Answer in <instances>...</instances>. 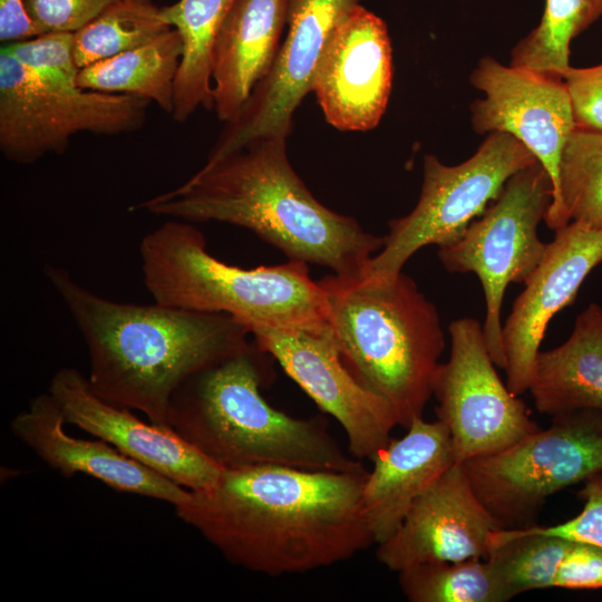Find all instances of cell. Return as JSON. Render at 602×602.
<instances>
[{
  "label": "cell",
  "instance_id": "24",
  "mask_svg": "<svg viewBox=\"0 0 602 602\" xmlns=\"http://www.w3.org/2000/svg\"><path fill=\"white\" fill-rule=\"evenodd\" d=\"M182 57V40L171 29L137 48L79 70L81 89L132 95L172 114L174 87Z\"/></svg>",
  "mask_w": 602,
  "mask_h": 602
},
{
  "label": "cell",
  "instance_id": "5",
  "mask_svg": "<svg viewBox=\"0 0 602 602\" xmlns=\"http://www.w3.org/2000/svg\"><path fill=\"white\" fill-rule=\"evenodd\" d=\"M318 282L344 365L407 428L433 396L445 348L435 304L402 272L382 279L333 273Z\"/></svg>",
  "mask_w": 602,
  "mask_h": 602
},
{
  "label": "cell",
  "instance_id": "33",
  "mask_svg": "<svg viewBox=\"0 0 602 602\" xmlns=\"http://www.w3.org/2000/svg\"><path fill=\"white\" fill-rule=\"evenodd\" d=\"M577 497L583 508L576 516L554 526L536 527L547 534L602 546V473L584 480Z\"/></svg>",
  "mask_w": 602,
  "mask_h": 602
},
{
  "label": "cell",
  "instance_id": "4",
  "mask_svg": "<svg viewBox=\"0 0 602 602\" xmlns=\"http://www.w3.org/2000/svg\"><path fill=\"white\" fill-rule=\"evenodd\" d=\"M262 353L253 341L191 376L169 400L167 425L222 469L362 468L317 420L294 418L268 404L260 391Z\"/></svg>",
  "mask_w": 602,
  "mask_h": 602
},
{
  "label": "cell",
  "instance_id": "16",
  "mask_svg": "<svg viewBox=\"0 0 602 602\" xmlns=\"http://www.w3.org/2000/svg\"><path fill=\"white\" fill-rule=\"evenodd\" d=\"M392 55L385 21L362 4L333 30L319 61L312 90L331 126L373 129L388 105Z\"/></svg>",
  "mask_w": 602,
  "mask_h": 602
},
{
  "label": "cell",
  "instance_id": "3",
  "mask_svg": "<svg viewBox=\"0 0 602 602\" xmlns=\"http://www.w3.org/2000/svg\"><path fill=\"white\" fill-rule=\"evenodd\" d=\"M45 275L87 344L93 390L153 424L168 426L169 400L185 380L252 343L246 327L225 313L116 302L60 266L46 265Z\"/></svg>",
  "mask_w": 602,
  "mask_h": 602
},
{
  "label": "cell",
  "instance_id": "11",
  "mask_svg": "<svg viewBox=\"0 0 602 602\" xmlns=\"http://www.w3.org/2000/svg\"><path fill=\"white\" fill-rule=\"evenodd\" d=\"M448 332L450 353L438 368L433 395L456 464L499 452L538 430L526 405L497 375L483 326L465 317L452 321Z\"/></svg>",
  "mask_w": 602,
  "mask_h": 602
},
{
  "label": "cell",
  "instance_id": "1",
  "mask_svg": "<svg viewBox=\"0 0 602 602\" xmlns=\"http://www.w3.org/2000/svg\"><path fill=\"white\" fill-rule=\"evenodd\" d=\"M368 472L282 466L223 469L174 506L231 563L271 576L347 561L375 544L361 492Z\"/></svg>",
  "mask_w": 602,
  "mask_h": 602
},
{
  "label": "cell",
  "instance_id": "15",
  "mask_svg": "<svg viewBox=\"0 0 602 602\" xmlns=\"http://www.w3.org/2000/svg\"><path fill=\"white\" fill-rule=\"evenodd\" d=\"M601 263L602 230L571 221L555 231L502 329L506 385L512 394L528 391L548 322L574 302L584 280Z\"/></svg>",
  "mask_w": 602,
  "mask_h": 602
},
{
  "label": "cell",
  "instance_id": "17",
  "mask_svg": "<svg viewBox=\"0 0 602 602\" xmlns=\"http://www.w3.org/2000/svg\"><path fill=\"white\" fill-rule=\"evenodd\" d=\"M48 391L59 405L66 424L110 444L188 491L213 487L223 472L169 426L144 421L130 409L99 397L88 378L75 368L59 369Z\"/></svg>",
  "mask_w": 602,
  "mask_h": 602
},
{
  "label": "cell",
  "instance_id": "25",
  "mask_svg": "<svg viewBox=\"0 0 602 602\" xmlns=\"http://www.w3.org/2000/svg\"><path fill=\"white\" fill-rule=\"evenodd\" d=\"M557 231L571 221L602 230V133L576 127L560 163L559 192L544 219Z\"/></svg>",
  "mask_w": 602,
  "mask_h": 602
},
{
  "label": "cell",
  "instance_id": "23",
  "mask_svg": "<svg viewBox=\"0 0 602 602\" xmlns=\"http://www.w3.org/2000/svg\"><path fill=\"white\" fill-rule=\"evenodd\" d=\"M235 0H178L162 7L182 40L172 118L185 123L203 107L213 109L212 61L221 27Z\"/></svg>",
  "mask_w": 602,
  "mask_h": 602
},
{
  "label": "cell",
  "instance_id": "34",
  "mask_svg": "<svg viewBox=\"0 0 602 602\" xmlns=\"http://www.w3.org/2000/svg\"><path fill=\"white\" fill-rule=\"evenodd\" d=\"M553 588L602 589V546L572 541L559 565Z\"/></svg>",
  "mask_w": 602,
  "mask_h": 602
},
{
  "label": "cell",
  "instance_id": "19",
  "mask_svg": "<svg viewBox=\"0 0 602 602\" xmlns=\"http://www.w3.org/2000/svg\"><path fill=\"white\" fill-rule=\"evenodd\" d=\"M64 414L49 391L36 396L10 423L12 434L42 462L69 478L94 477L108 487L177 506L191 491L127 457L101 439L66 433Z\"/></svg>",
  "mask_w": 602,
  "mask_h": 602
},
{
  "label": "cell",
  "instance_id": "13",
  "mask_svg": "<svg viewBox=\"0 0 602 602\" xmlns=\"http://www.w3.org/2000/svg\"><path fill=\"white\" fill-rule=\"evenodd\" d=\"M361 0H290L288 30L269 74L240 113L224 123L204 164L266 137L288 138L293 115L312 90L323 50L340 21Z\"/></svg>",
  "mask_w": 602,
  "mask_h": 602
},
{
  "label": "cell",
  "instance_id": "28",
  "mask_svg": "<svg viewBox=\"0 0 602 602\" xmlns=\"http://www.w3.org/2000/svg\"><path fill=\"white\" fill-rule=\"evenodd\" d=\"M602 17V0H546L540 23L512 50V66L563 78L572 40Z\"/></svg>",
  "mask_w": 602,
  "mask_h": 602
},
{
  "label": "cell",
  "instance_id": "6",
  "mask_svg": "<svg viewBox=\"0 0 602 602\" xmlns=\"http://www.w3.org/2000/svg\"><path fill=\"white\" fill-rule=\"evenodd\" d=\"M139 253L144 284L156 303L225 313L247 330L329 322L323 290L303 261L254 269L232 265L206 251L201 231L175 219L145 235Z\"/></svg>",
  "mask_w": 602,
  "mask_h": 602
},
{
  "label": "cell",
  "instance_id": "7",
  "mask_svg": "<svg viewBox=\"0 0 602 602\" xmlns=\"http://www.w3.org/2000/svg\"><path fill=\"white\" fill-rule=\"evenodd\" d=\"M462 465L503 528L533 526L547 497L602 473V411L553 416L547 428Z\"/></svg>",
  "mask_w": 602,
  "mask_h": 602
},
{
  "label": "cell",
  "instance_id": "21",
  "mask_svg": "<svg viewBox=\"0 0 602 602\" xmlns=\"http://www.w3.org/2000/svg\"><path fill=\"white\" fill-rule=\"evenodd\" d=\"M290 0H235L219 32L212 61L213 109L232 120L269 74L288 27Z\"/></svg>",
  "mask_w": 602,
  "mask_h": 602
},
{
  "label": "cell",
  "instance_id": "27",
  "mask_svg": "<svg viewBox=\"0 0 602 602\" xmlns=\"http://www.w3.org/2000/svg\"><path fill=\"white\" fill-rule=\"evenodd\" d=\"M172 27L153 0H118L74 32V52L81 69L143 46Z\"/></svg>",
  "mask_w": 602,
  "mask_h": 602
},
{
  "label": "cell",
  "instance_id": "31",
  "mask_svg": "<svg viewBox=\"0 0 602 602\" xmlns=\"http://www.w3.org/2000/svg\"><path fill=\"white\" fill-rule=\"evenodd\" d=\"M118 0H25L31 19L46 31L75 32Z\"/></svg>",
  "mask_w": 602,
  "mask_h": 602
},
{
  "label": "cell",
  "instance_id": "35",
  "mask_svg": "<svg viewBox=\"0 0 602 602\" xmlns=\"http://www.w3.org/2000/svg\"><path fill=\"white\" fill-rule=\"evenodd\" d=\"M43 31L31 19L25 0H0V40L10 43L38 36Z\"/></svg>",
  "mask_w": 602,
  "mask_h": 602
},
{
  "label": "cell",
  "instance_id": "10",
  "mask_svg": "<svg viewBox=\"0 0 602 602\" xmlns=\"http://www.w3.org/2000/svg\"><path fill=\"white\" fill-rule=\"evenodd\" d=\"M151 103L125 94L46 80L0 50V152L33 164L65 153L79 133L115 136L139 130Z\"/></svg>",
  "mask_w": 602,
  "mask_h": 602
},
{
  "label": "cell",
  "instance_id": "26",
  "mask_svg": "<svg viewBox=\"0 0 602 602\" xmlns=\"http://www.w3.org/2000/svg\"><path fill=\"white\" fill-rule=\"evenodd\" d=\"M572 541L540 531L498 528L489 535V562L508 600L538 589L553 588L559 565Z\"/></svg>",
  "mask_w": 602,
  "mask_h": 602
},
{
  "label": "cell",
  "instance_id": "29",
  "mask_svg": "<svg viewBox=\"0 0 602 602\" xmlns=\"http://www.w3.org/2000/svg\"><path fill=\"white\" fill-rule=\"evenodd\" d=\"M398 574L400 589L411 602L508 601L486 559L421 563Z\"/></svg>",
  "mask_w": 602,
  "mask_h": 602
},
{
  "label": "cell",
  "instance_id": "18",
  "mask_svg": "<svg viewBox=\"0 0 602 602\" xmlns=\"http://www.w3.org/2000/svg\"><path fill=\"white\" fill-rule=\"evenodd\" d=\"M503 528L454 464L416 498L376 555L394 572L428 562L486 559L489 535Z\"/></svg>",
  "mask_w": 602,
  "mask_h": 602
},
{
  "label": "cell",
  "instance_id": "2",
  "mask_svg": "<svg viewBox=\"0 0 602 602\" xmlns=\"http://www.w3.org/2000/svg\"><path fill=\"white\" fill-rule=\"evenodd\" d=\"M134 210L186 222H223L252 231L289 260L360 275L383 236L320 203L291 166L287 138L256 139Z\"/></svg>",
  "mask_w": 602,
  "mask_h": 602
},
{
  "label": "cell",
  "instance_id": "32",
  "mask_svg": "<svg viewBox=\"0 0 602 602\" xmlns=\"http://www.w3.org/2000/svg\"><path fill=\"white\" fill-rule=\"evenodd\" d=\"M563 80L576 127L602 133V64L586 68L570 67Z\"/></svg>",
  "mask_w": 602,
  "mask_h": 602
},
{
  "label": "cell",
  "instance_id": "14",
  "mask_svg": "<svg viewBox=\"0 0 602 602\" xmlns=\"http://www.w3.org/2000/svg\"><path fill=\"white\" fill-rule=\"evenodd\" d=\"M470 82L484 93L470 105L473 129L478 134L506 133L527 147L550 175L553 204L561 157L576 128L563 78L484 57Z\"/></svg>",
  "mask_w": 602,
  "mask_h": 602
},
{
  "label": "cell",
  "instance_id": "8",
  "mask_svg": "<svg viewBox=\"0 0 602 602\" xmlns=\"http://www.w3.org/2000/svg\"><path fill=\"white\" fill-rule=\"evenodd\" d=\"M538 162L518 139L492 133L467 161L449 166L424 156L420 196L406 216L391 220L383 245L360 275L382 279L401 272L421 247L455 243L518 171Z\"/></svg>",
  "mask_w": 602,
  "mask_h": 602
},
{
  "label": "cell",
  "instance_id": "12",
  "mask_svg": "<svg viewBox=\"0 0 602 602\" xmlns=\"http://www.w3.org/2000/svg\"><path fill=\"white\" fill-rule=\"evenodd\" d=\"M253 341L342 427L349 454L371 458L390 438L397 417L391 406L366 388L344 365L329 322L308 327L249 329Z\"/></svg>",
  "mask_w": 602,
  "mask_h": 602
},
{
  "label": "cell",
  "instance_id": "20",
  "mask_svg": "<svg viewBox=\"0 0 602 602\" xmlns=\"http://www.w3.org/2000/svg\"><path fill=\"white\" fill-rule=\"evenodd\" d=\"M361 492L362 508L375 544L390 537L411 505L456 464L448 428L414 419L399 439H390L372 458Z\"/></svg>",
  "mask_w": 602,
  "mask_h": 602
},
{
  "label": "cell",
  "instance_id": "9",
  "mask_svg": "<svg viewBox=\"0 0 602 602\" xmlns=\"http://www.w3.org/2000/svg\"><path fill=\"white\" fill-rule=\"evenodd\" d=\"M552 197L550 175L536 162L515 173L455 243L438 249L448 272L478 276L486 301L485 341L492 360L502 369L503 297L511 283L524 284L544 256L547 243L540 239L537 227Z\"/></svg>",
  "mask_w": 602,
  "mask_h": 602
},
{
  "label": "cell",
  "instance_id": "30",
  "mask_svg": "<svg viewBox=\"0 0 602 602\" xmlns=\"http://www.w3.org/2000/svg\"><path fill=\"white\" fill-rule=\"evenodd\" d=\"M74 32L46 31L29 39L6 43L3 51L37 76L67 87H78Z\"/></svg>",
  "mask_w": 602,
  "mask_h": 602
},
{
  "label": "cell",
  "instance_id": "22",
  "mask_svg": "<svg viewBox=\"0 0 602 602\" xmlns=\"http://www.w3.org/2000/svg\"><path fill=\"white\" fill-rule=\"evenodd\" d=\"M528 391L538 412L602 411V308L590 303L565 342L540 351Z\"/></svg>",
  "mask_w": 602,
  "mask_h": 602
}]
</instances>
